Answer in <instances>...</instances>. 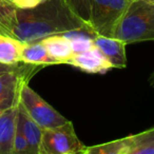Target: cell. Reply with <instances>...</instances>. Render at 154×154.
I'll use <instances>...</instances> for the list:
<instances>
[{"label": "cell", "instance_id": "obj_23", "mask_svg": "<svg viewBox=\"0 0 154 154\" xmlns=\"http://www.w3.org/2000/svg\"><path fill=\"white\" fill-rule=\"evenodd\" d=\"M1 113H2V111H0V115H1Z\"/></svg>", "mask_w": 154, "mask_h": 154}, {"label": "cell", "instance_id": "obj_5", "mask_svg": "<svg viewBox=\"0 0 154 154\" xmlns=\"http://www.w3.org/2000/svg\"><path fill=\"white\" fill-rule=\"evenodd\" d=\"M85 147L69 120L57 128L42 130L38 154H82Z\"/></svg>", "mask_w": 154, "mask_h": 154}, {"label": "cell", "instance_id": "obj_4", "mask_svg": "<svg viewBox=\"0 0 154 154\" xmlns=\"http://www.w3.org/2000/svg\"><path fill=\"white\" fill-rule=\"evenodd\" d=\"M19 103L26 112V114L42 130L57 128L69 122V119L62 116L40 95L37 94L29 86V84L22 87L19 96Z\"/></svg>", "mask_w": 154, "mask_h": 154}, {"label": "cell", "instance_id": "obj_12", "mask_svg": "<svg viewBox=\"0 0 154 154\" xmlns=\"http://www.w3.org/2000/svg\"><path fill=\"white\" fill-rule=\"evenodd\" d=\"M136 143V134L117 138L100 145L85 147L82 154H130Z\"/></svg>", "mask_w": 154, "mask_h": 154}, {"label": "cell", "instance_id": "obj_1", "mask_svg": "<svg viewBox=\"0 0 154 154\" xmlns=\"http://www.w3.org/2000/svg\"><path fill=\"white\" fill-rule=\"evenodd\" d=\"M14 38L23 43L35 42L55 34L89 29L66 5L64 0H43L32 9H17Z\"/></svg>", "mask_w": 154, "mask_h": 154}, {"label": "cell", "instance_id": "obj_10", "mask_svg": "<svg viewBox=\"0 0 154 154\" xmlns=\"http://www.w3.org/2000/svg\"><path fill=\"white\" fill-rule=\"evenodd\" d=\"M47 49L49 55L58 64H66L74 54L72 42L66 34H55L39 40Z\"/></svg>", "mask_w": 154, "mask_h": 154}, {"label": "cell", "instance_id": "obj_18", "mask_svg": "<svg viewBox=\"0 0 154 154\" xmlns=\"http://www.w3.org/2000/svg\"><path fill=\"white\" fill-rule=\"evenodd\" d=\"M12 154H33L28 140L18 129L16 130V134L14 137Z\"/></svg>", "mask_w": 154, "mask_h": 154}, {"label": "cell", "instance_id": "obj_9", "mask_svg": "<svg viewBox=\"0 0 154 154\" xmlns=\"http://www.w3.org/2000/svg\"><path fill=\"white\" fill-rule=\"evenodd\" d=\"M18 105L5 110L0 115V154H12L17 130Z\"/></svg>", "mask_w": 154, "mask_h": 154}, {"label": "cell", "instance_id": "obj_21", "mask_svg": "<svg viewBox=\"0 0 154 154\" xmlns=\"http://www.w3.org/2000/svg\"><path fill=\"white\" fill-rule=\"evenodd\" d=\"M149 85L154 88V71L152 72V74L150 75V77H149Z\"/></svg>", "mask_w": 154, "mask_h": 154}, {"label": "cell", "instance_id": "obj_22", "mask_svg": "<svg viewBox=\"0 0 154 154\" xmlns=\"http://www.w3.org/2000/svg\"><path fill=\"white\" fill-rule=\"evenodd\" d=\"M143 1H147V2H154V0H143Z\"/></svg>", "mask_w": 154, "mask_h": 154}, {"label": "cell", "instance_id": "obj_2", "mask_svg": "<svg viewBox=\"0 0 154 154\" xmlns=\"http://www.w3.org/2000/svg\"><path fill=\"white\" fill-rule=\"evenodd\" d=\"M113 38L126 45L154 41V2L133 0L115 28Z\"/></svg>", "mask_w": 154, "mask_h": 154}, {"label": "cell", "instance_id": "obj_14", "mask_svg": "<svg viewBox=\"0 0 154 154\" xmlns=\"http://www.w3.org/2000/svg\"><path fill=\"white\" fill-rule=\"evenodd\" d=\"M23 42L12 37L0 35V63L16 66L21 63Z\"/></svg>", "mask_w": 154, "mask_h": 154}, {"label": "cell", "instance_id": "obj_15", "mask_svg": "<svg viewBox=\"0 0 154 154\" xmlns=\"http://www.w3.org/2000/svg\"><path fill=\"white\" fill-rule=\"evenodd\" d=\"M17 8L10 0H0V35L14 38Z\"/></svg>", "mask_w": 154, "mask_h": 154}, {"label": "cell", "instance_id": "obj_16", "mask_svg": "<svg viewBox=\"0 0 154 154\" xmlns=\"http://www.w3.org/2000/svg\"><path fill=\"white\" fill-rule=\"evenodd\" d=\"M130 154H154V127L136 134V143Z\"/></svg>", "mask_w": 154, "mask_h": 154}, {"label": "cell", "instance_id": "obj_8", "mask_svg": "<svg viewBox=\"0 0 154 154\" xmlns=\"http://www.w3.org/2000/svg\"><path fill=\"white\" fill-rule=\"evenodd\" d=\"M94 45L103 53L112 68L124 69L127 66L126 43L113 37L94 36Z\"/></svg>", "mask_w": 154, "mask_h": 154}, {"label": "cell", "instance_id": "obj_19", "mask_svg": "<svg viewBox=\"0 0 154 154\" xmlns=\"http://www.w3.org/2000/svg\"><path fill=\"white\" fill-rule=\"evenodd\" d=\"M43 0H13L17 9H32L42 2Z\"/></svg>", "mask_w": 154, "mask_h": 154}, {"label": "cell", "instance_id": "obj_20", "mask_svg": "<svg viewBox=\"0 0 154 154\" xmlns=\"http://www.w3.org/2000/svg\"><path fill=\"white\" fill-rule=\"evenodd\" d=\"M21 63H22V62H21ZM19 66H20V63L16 64V66H9V64L0 63V73L8 72V71H13V70H15V69H17Z\"/></svg>", "mask_w": 154, "mask_h": 154}, {"label": "cell", "instance_id": "obj_6", "mask_svg": "<svg viewBox=\"0 0 154 154\" xmlns=\"http://www.w3.org/2000/svg\"><path fill=\"white\" fill-rule=\"evenodd\" d=\"M43 66L20 63L13 71L0 73V111H5L19 103V96L24 85Z\"/></svg>", "mask_w": 154, "mask_h": 154}, {"label": "cell", "instance_id": "obj_3", "mask_svg": "<svg viewBox=\"0 0 154 154\" xmlns=\"http://www.w3.org/2000/svg\"><path fill=\"white\" fill-rule=\"evenodd\" d=\"M133 0H91L90 26L96 36L113 37L119 20Z\"/></svg>", "mask_w": 154, "mask_h": 154}, {"label": "cell", "instance_id": "obj_17", "mask_svg": "<svg viewBox=\"0 0 154 154\" xmlns=\"http://www.w3.org/2000/svg\"><path fill=\"white\" fill-rule=\"evenodd\" d=\"M64 1L71 11L89 26L91 15V0H64Z\"/></svg>", "mask_w": 154, "mask_h": 154}, {"label": "cell", "instance_id": "obj_7", "mask_svg": "<svg viewBox=\"0 0 154 154\" xmlns=\"http://www.w3.org/2000/svg\"><path fill=\"white\" fill-rule=\"evenodd\" d=\"M66 64L90 74H103L113 69L103 53L95 45L88 51L74 53L69 58Z\"/></svg>", "mask_w": 154, "mask_h": 154}, {"label": "cell", "instance_id": "obj_24", "mask_svg": "<svg viewBox=\"0 0 154 154\" xmlns=\"http://www.w3.org/2000/svg\"><path fill=\"white\" fill-rule=\"evenodd\" d=\"M10 1H12V2H13V0H10Z\"/></svg>", "mask_w": 154, "mask_h": 154}, {"label": "cell", "instance_id": "obj_11", "mask_svg": "<svg viewBox=\"0 0 154 154\" xmlns=\"http://www.w3.org/2000/svg\"><path fill=\"white\" fill-rule=\"evenodd\" d=\"M17 129L24 135L33 154H38L42 129L26 114L20 103H18Z\"/></svg>", "mask_w": 154, "mask_h": 154}, {"label": "cell", "instance_id": "obj_13", "mask_svg": "<svg viewBox=\"0 0 154 154\" xmlns=\"http://www.w3.org/2000/svg\"><path fill=\"white\" fill-rule=\"evenodd\" d=\"M21 62L41 66L58 64L49 55L47 49L40 41L23 43L21 51Z\"/></svg>", "mask_w": 154, "mask_h": 154}]
</instances>
